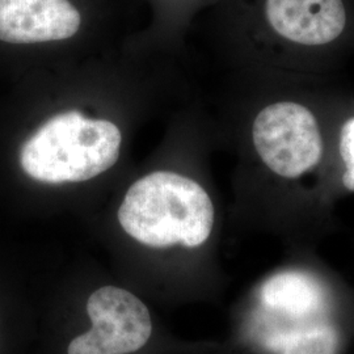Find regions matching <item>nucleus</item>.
<instances>
[{"label": "nucleus", "mask_w": 354, "mask_h": 354, "mask_svg": "<svg viewBox=\"0 0 354 354\" xmlns=\"http://www.w3.org/2000/svg\"><path fill=\"white\" fill-rule=\"evenodd\" d=\"M118 222L142 245L206 252L214 238L216 207L209 190L196 178L159 171L127 189Z\"/></svg>", "instance_id": "20e7f679"}, {"label": "nucleus", "mask_w": 354, "mask_h": 354, "mask_svg": "<svg viewBox=\"0 0 354 354\" xmlns=\"http://www.w3.org/2000/svg\"><path fill=\"white\" fill-rule=\"evenodd\" d=\"M235 342L247 354H349L354 283L317 250L285 252L243 299Z\"/></svg>", "instance_id": "f03ea898"}, {"label": "nucleus", "mask_w": 354, "mask_h": 354, "mask_svg": "<svg viewBox=\"0 0 354 354\" xmlns=\"http://www.w3.org/2000/svg\"><path fill=\"white\" fill-rule=\"evenodd\" d=\"M121 142L113 122L70 111L38 127L23 143L19 160L26 176L39 183H83L115 165Z\"/></svg>", "instance_id": "39448f33"}, {"label": "nucleus", "mask_w": 354, "mask_h": 354, "mask_svg": "<svg viewBox=\"0 0 354 354\" xmlns=\"http://www.w3.org/2000/svg\"><path fill=\"white\" fill-rule=\"evenodd\" d=\"M91 328L75 336L67 354H131L151 339L149 307L125 288L105 285L89 295L86 304Z\"/></svg>", "instance_id": "423d86ee"}, {"label": "nucleus", "mask_w": 354, "mask_h": 354, "mask_svg": "<svg viewBox=\"0 0 354 354\" xmlns=\"http://www.w3.org/2000/svg\"><path fill=\"white\" fill-rule=\"evenodd\" d=\"M248 142L260 177V226L283 252L319 250L337 227L329 197V140L346 89L336 80H266Z\"/></svg>", "instance_id": "f257e3e1"}, {"label": "nucleus", "mask_w": 354, "mask_h": 354, "mask_svg": "<svg viewBox=\"0 0 354 354\" xmlns=\"http://www.w3.org/2000/svg\"><path fill=\"white\" fill-rule=\"evenodd\" d=\"M354 194V92L346 89L335 113L329 140V197L337 207Z\"/></svg>", "instance_id": "6e6552de"}, {"label": "nucleus", "mask_w": 354, "mask_h": 354, "mask_svg": "<svg viewBox=\"0 0 354 354\" xmlns=\"http://www.w3.org/2000/svg\"><path fill=\"white\" fill-rule=\"evenodd\" d=\"M266 80H336L353 58L346 0H264Z\"/></svg>", "instance_id": "7ed1b4c3"}, {"label": "nucleus", "mask_w": 354, "mask_h": 354, "mask_svg": "<svg viewBox=\"0 0 354 354\" xmlns=\"http://www.w3.org/2000/svg\"><path fill=\"white\" fill-rule=\"evenodd\" d=\"M80 13L70 0H0V41L32 45L73 37Z\"/></svg>", "instance_id": "0eeeda50"}]
</instances>
